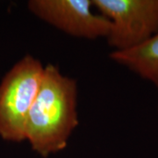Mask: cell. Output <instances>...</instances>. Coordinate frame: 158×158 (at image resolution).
I'll list each match as a JSON object with an SVG mask.
<instances>
[{
  "label": "cell",
  "instance_id": "3",
  "mask_svg": "<svg viewBox=\"0 0 158 158\" xmlns=\"http://www.w3.org/2000/svg\"><path fill=\"white\" fill-rule=\"evenodd\" d=\"M111 22L106 37L114 51L132 49L158 33V0H92Z\"/></svg>",
  "mask_w": 158,
  "mask_h": 158
},
{
  "label": "cell",
  "instance_id": "2",
  "mask_svg": "<svg viewBox=\"0 0 158 158\" xmlns=\"http://www.w3.org/2000/svg\"><path fill=\"white\" fill-rule=\"evenodd\" d=\"M38 59L27 56L6 74L0 85V136L8 141L26 140L29 111L44 73Z\"/></svg>",
  "mask_w": 158,
  "mask_h": 158
},
{
  "label": "cell",
  "instance_id": "5",
  "mask_svg": "<svg viewBox=\"0 0 158 158\" xmlns=\"http://www.w3.org/2000/svg\"><path fill=\"white\" fill-rule=\"evenodd\" d=\"M110 56L151 82L158 90V33L141 45L126 51H113Z\"/></svg>",
  "mask_w": 158,
  "mask_h": 158
},
{
  "label": "cell",
  "instance_id": "4",
  "mask_svg": "<svg viewBox=\"0 0 158 158\" xmlns=\"http://www.w3.org/2000/svg\"><path fill=\"white\" fill-rule=\"evenodd\" d=\"M29 10L66 34L85 39L107 37L111 22L95 13L92 0H32Z\"/></svg>",
  "mask_w": 158,
  "mask_h": 158
},
{
  "label": "cell",
  "instance_id": "1",
  "mask_svg": "<svg viewBox=\"0 0 158 158\" xmlns=\"http://www.w3.org/2000/svg\"><path fill=\"white\" fill-rule=\"evenodd\" d=\"M77 98V82L48 64L26 124V140L42 157L67 147L78 125Z\"/></svg>",
  "mask_w": 158,
  "mask_h": 158
}]
</instances>
